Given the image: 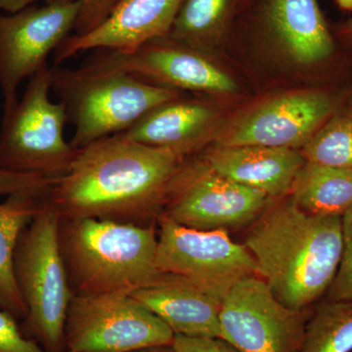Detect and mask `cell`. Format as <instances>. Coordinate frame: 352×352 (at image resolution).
<instances>
[{
    "mask_svg": "<svg viewBox=\"0 0 352 352\" xmlns=\"http://www.w3.org/2000/svg\"><path fill=\"white\" fill-rule=\"evenodd\" d=\"M47 65L30 78L22 100L3 116L0 131V170L56 180L75 161L78 150L64 136L68 122L63 103L50 99Z\"/></svg>",
    "mask_w": 352,
    "mask_h": 352,
    "instance_id": "obj_6",
    "label": "cell"
},
{
    "mask_svg": "<svg viewBox=\"0 0 352 352\" xmlns=\"http://www.w3.org/2000/svg\"><path fill=\"white\" fill-rule=\"evenodd\" d=\"M186 157L116 134L78 150L47 198L61 217L157 223L171 179Z\"/></svg>",
    "mask_w": 352,
    "mask_h": 352,
    "instance_id": "obj_1",
    "label": "cell"
},
{
    "mask_svg": "<svg viewBox=\"0 0 352 352\" xmlns=\"http://www.w3.org/2000/svg\"><path fill=\"white\" fill-rule=\"evenodd\" d=\"M175 333L129 292L73 296L65 324L68 352H131L173 344Z\"/></svg>",
    "mask_w": 352,
    "mask_h": 352,
    "instance_id": "obj_7",
    "label": "cell"
},
{
    "mask_svg": "<svg viewBox=\"0 0 352 352\" xmlns=\"http://www.w3.org/2000/svg\"><path fill=\"white\" fill-rule=\"evenodd\" d=\"M314 307H285L258 276L229 291L220 310V339L239 352H300Z\"/></svg>",
    "mask_w": 352,
    "mask_h": 352,
    "instance_id": "obj_11",
    "label": "cell"
},
{
    "mask_svg": "<svg viewBox=\"0 0 352 352\" xmlns=\"http://www.w3.org/2000/svg\"><path fill=\"white\" fill-rule=\"evenodd\" d=\"M342 236L339 268L325 295L330 302L352 300V208L342 217Z\"/></svg>",
    "mask_w": 352,
    "mask_h": 352,
    "instance_id": "obj_24",
    "label": "cell"
},
{
    "mask_svg": "<svg viewBox=\"0 0 352 352\" xmlns=\"http://www.w3.org/2000/svg\"><path fill=\"white\" fill-rule=\"evenodd\" d=\"M352 300L314 305L300 352H351Z\"/></svg>",
    "mask_w": 352,
    "mask_h": 352,
    "instance_id": "obj_21",
    "label": "cell"
},
{
    "mask_svg": "<svg viewBox=\"0 0 352 352\" xmlns=\"http://www.w3.org/2000/svg\"><path fill=\"white\" fill-rule=\"evenodd\" d=\"M48 193L19 192L0 203V308L23 320L27 307L14 272V256L21 234L38 214Z\"/></svg>",
    "mask_w": 352,
    "mask_h": 352,
    "instance_id": "obj_19",
    "label": "cell"
},
{
    "mask_svg": "<svg viewBox=\"0 0 352 352\" xmlns=\"http://www.w3.org/2000/svg\"><path fill=\"white\" fill-rule=\"evenodd\" d=\"M201 159L219 175L263 192L272 200L289 195L307 161L300 150L264 146H214Z\"/></svg>",
    "mask_w": 352,
    "mask_h": 352,
    "instance_id": "obj_16",
    "label": "cell"
},
{
    "mask_svg": "<svg viewBox=\"0 0 352 352\" xmlns=\"http://www.w3.org/2000/svg\"><path fill=\"white\" fill-rule=\"evenodd\" d=\"M338 32L340 36L352 43V18L340 24Z\"/></svg>",
    "mask_w": 352,
    "mask_h": 352,
    "instance_id": "obj_29",
    "label": "cell"
},
{
    "mask_svg": "<svg viewBox=\"0 0 352 352\" xmlns=\"http://www.w3.org/2000/svg\"><path fill=\"white\" fill-rule=\"evenodd\" d=\"M60 219L46 195L21 234L14 256L16 281L27 307L21 330L50 352L66 351L65 324L74 296L60 250Z\"/></svg>",
    "mask_w": 352,
    "mask_h": 352,
    "instance_id": "obj_5",
    "label": "cell"
},
{
    "mask_svg": "<svg viewBox=\"0 0 352 352\" xmlns=\"http://www.w3.org/2000/svg\"><path fill=\"white\" fill-rule=\"evenodd\" d=\"M243 244L273 296L292 309H308L326 295L339 268L342 217L305 214L289 195L270 201Z\"/></svg>",
    "mask_w": 352,
    "mask_h": 352,
    "instance_id": "obj_2",
    "label": "cell"
},
{
    "mask_svg": "<svg viewBox=\"0 0 352 352\" xmlns=\"http://www.w3.org/2000/svg\"><path fill=\"white\" fill-rule=\"evenodd\" d=\"M233 0H184L168 36L201 48L219 38L230 15Z\"/></svg>",
    "mask_w": 352,
    "mask_h": 352,
    "instance_id": "obj_23",
    "label": "cell"
},
{
    "mask_svg": "<svg viewBox=\"0 0 352 352\" xmlns=\"http://www.w3.org/2000/svg\"><path fill=\"white\" fill-rule=\"evenodd\" d=\"M91 59L102 66L173 89L217 94L237 90L232 78L201 54L198 47L168 36L149 41L132 52L105 50Z\"/></svg>",
    "mask_w": 352,
    "mask_h": 352,
    "instance_id": "obj_13",
    "label": "cell"
},
{
    "mask_svg": "<svg viewBox=\"0 0 352 352\" xmlns=\"http://www.w3.org/2000/svg\"><path fill=\"white\" fill-rule=\"evenodd\" d=\"M338 6L346 11H352V0H336Z\"/></svg>",
    "mask_w": 352,
    "mask_h": 352,
    "instance_id": "obj_31",
    "label": "cell"
},
{
    "mask_svg": "<svg viewBox=\"0 0 352 352\" xmlns=\"http://www.w3.org/2000/svg\"><path fill=\"white\" fill-rule=\"evenodd\" d=\"M300 151L307 162L352 168V97L340 101Z\"/></svg>",
    "mask_w": 352,
    "mask_h": 352,
    "instance_id": "obj_22",
    "label": "cell"
},
{
    "mask_svg": "<svg viewBox=\"0 0 352 352\" xmlns=\"http://www.w3.org/2000/svg\"><path fill=\"white\" fill-rule=\"evenodd\" d=\"M289 197L305 214L342 217L352 208V168L305 161Z\"/></svg>",
    "mask_w": 352,
    "mask_h": 352,
    "instance_id": "obj_20",
    "label": "cell"
},
{
    "mask_svg": "<svg viewBox=\"0 0 352 352\" xmlns=\"http://www.w3.org/2000/svg\"><path fill=\"white\" fill-rule=\"evenodd\" d=\"M51 90L64 104L75 127L76 149L126 131L179 91L90 59L78 69L51 68Z\"/></svg>",
    "mask_w": 352,
    "mask_h": 352,
    "instance_id": "obj_4",
    "label": "cell"
},
{
    "mask_svg": "<svg viewBox=\"0 0 352 352\" xmlns=\"http://www.w3.org/2000/svg\"><path fill=\"white\" fill-rule=\"evenodd\" d=\"M272 199L215 173L200 159L184 160L170 183L162 214L196 230L250 227Z\"/></svg>",
    "mask_w": 352,
    "mask_h": 352,
    "instance_id": "obj_8",
    "label": "cell"
},
{
    "mask_svg": "<svg viewBox=\"0 0 352 352\" xmlns=\"http://www.w3.org/2000/svg\"><path fill=\"white\" fill-rule=\"evenodd\" d=\"M0 352H50L25 337L18 320L0 308ZM68 352V351H63Z\"/></svg>",
    "mask_w": 352,
    "mask_h": 352,
    "instance_id": "obj_26",
    "label": "cell"
},
{
    "mask_svg": "<svg viewBox=\"0 0 352 352\" xmlns=\"http://www.w3.org/2000/svg\"><path fill=\"white\" fill-rule=\"evenodd\" d=\"M132 296L157 315L175 335L220 338V300L186 278L161 273Z\"/></svg>",
    "mask_w": 352,
    "mask_h": 352,
    "instance_id": "obj_15",
    "label": "cell"
},
{
    "mask_svg": "<svg viewBox=\"0 0 352 352\" xmlns=\"http://www.w3.org/2000/svg\"><path fill=\"white\" fill-rule=\"evenodd\" d=\"M41 0H0V10L7 13L17 12L21 9L36 4ZM51 1V0H46ZM82 3V14L76 28L78 32L76 34H85L94 29L102 21L107 17L118 0H76Z\"/></svg>",
    "mask_w": 352,
    "mask_h": 352,
    "instance_id": "obj_25",
    "label": "cell"
},
{
    "mask_svg": "<svg viewBox=\"0 0 352 352\" xmlns=\"http://www.w3.org/2000/svg\"><path fill=\"white\" fill-rule=\"evenodd\" d=\"M157 227L61 217L60 250L73 295L131 294L154 281Z\"/></svg>",
    "mask_w": 352,
    "mask_h": 352,
    "instance_id": "obj_3",
    "label": "cell"
},
{
    "mask_svg": "<svg viewBox=\"0 0 352 352\" xmlns=\"http://www.w3.org/2000/svg\"><path fill=\"white\" fill-rule=\"evenodd\" d=\"M173 346L177 352H239L220 338H189L175 335Z\"/></svg>",
    "mask_w": 352,
    "mask_h": 352,
    "instance_id": "obj_28",
    "label": "cell"
},
{
    "mask_svg": "<svg viewBox=\"0 0 352 352\" xmlns=\"http://www.w3.org/2000/svg\"><path fill=\"white\" fill-rule=\"evenodd\" d=\"M183 1L118 0L100 24L65 39L55 51V63L88 50L132 52L149 41L168 36Z\"/></svg>",
    "mask_w": 352,
    "mask_h": 352,
    "instance_id": "obj_14",
    "label": "cell"
},
{
    "mask_svg": "<svg viewBox=\"0 0 352 352\" xmlns=\"http://www.w3.org/2000/svg\"><path fill=\"white\" fill-rule=\"evenodd\" d=\"M55 180L36 175H21L0 170V196L19 192L48 193Z\"/></svg>",
    "mask_w": 352,
    "mask_h": 352,
    "instance_id": "obj_27",
    "label": "cell"
},
{
    "mask_svg": "<svg viewBox=\"0 0 352 352\" xmlns=\"http://www.w3.org/2000/svg\"><path fill=\"white\" fill-rule=\"evenodd\" d=\"M340 103L336 95L320 89L279 95L236 120L214 146H264L300 151Z\"/></svg>",
    "mask_w": 352,
    "mask_h": 352,
    "instance_id": "obj_12",
    "label": "cell"
},
{
    "mask_svg": "<svg viewBox=\"0 0 352 352\" xmlns=\"http://www.w3.org/2000/svg\"><path fill=\"white\" fill-rule=\"evenodd\" d=\"M131 352H177L173 344H168V346H159L147 347V349H138Z\"/></svg>",
    "mask_w": 352,
    "mask_h": 352,
    "instance_id": "obj_30",
    "label": "cell"
},
{
    "mask_svg": "<svg viewBox=\"0 0 352 352\" xmlns=\"http://www.w3.org/2000/svg\"><path fill=\"white\" fill-rule=\"evenodd\" d=\"M214 119V108L205 102L177 97L155 108L120 134L141 144L173 148L188 157L207 138Z\"/></svg>",
    "mask_w": 352,
    "mask_h": 352,
    "instance_id": "obj_18",
    "label": "cell"
},
{
    "mask_svg": "<svg viewBox=\"0 0 352 352\" xmlns=\"http://www.w3.org/2000/svg\"><path fill=\"white\" fill-rule=\"evenodd\" d=\"M157 227L159 272L186 278L220 302L242 280L258 276L251 252L228 231L187 228L162 214Z\"/></svg>",
    "mask_w": 352,
    "mask_h": 352,
    "instance_id": "obj_9",
    "label": "cell"
},
{
    "mask_svg": "<svg viewBox=\"0 0 352 352\" xmlns=\"http://www.w3.org/2000/svg\"><path fill=\"white\" fill-rule=\"evenodd\" d=\"M82 3L76 0H51L7 15L0 14V87L4 115L16 107L17 90L45 67L50 53L76 28Z\"/></svg>",
    "mask_w": 352,
    "mask_h": 352,
    "instance_id": "obj_10",
    "label": "cell"
},
{
    "mask_svg": "<svg viewBox=\"0 0 352 352\" xmlns=\"http://www.w3.org/2000/svg\"><path fill=\"white\" fill-rule=\"evenodd\" d=\"M263 18L271 36L296 63L308 66L332 56L335 43L317 0H267Z\"/></svg>",
    "mask_w": 352,
    "mask_h": 352,
    "instance_id": "obj_17",
    "label": "cell"
}]
</instances>
